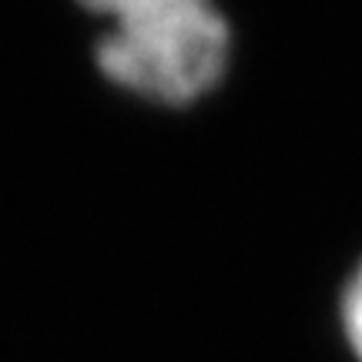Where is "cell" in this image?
Masks as SVG:
<instances>
[{
	"label": "cell",
	"mask_w": 362,
	"mask_h": 362,
	"mask_svg": "<svg viewBox=\"0 0 362 362\" xmlns=\"http://www.w3.org/2000/svg\"><path fill=\"white\" fill-rule=\"evenodd\" d=\"M111 21L98 67L117 88L188 104L215 88L228 61V24L211 0H81Z\"/></svg>",
	"instance_id": "obj_1"
},
{
	"label": "cell",
	"mask_w": 362,
	"mask_h": 362,
	"mask_svg": "<svg viewBox=\"0 0 362 362\" xmlns=\"http://www.w3.org/2000/svg\"><path fill=\"white\" fill-rule=\"evenodd\" d=\"M339 329L352 362H362V265L349 279L342 302H339Z\"/></svg>",
	"instance_id": "obj_2"
}]
</instances>
